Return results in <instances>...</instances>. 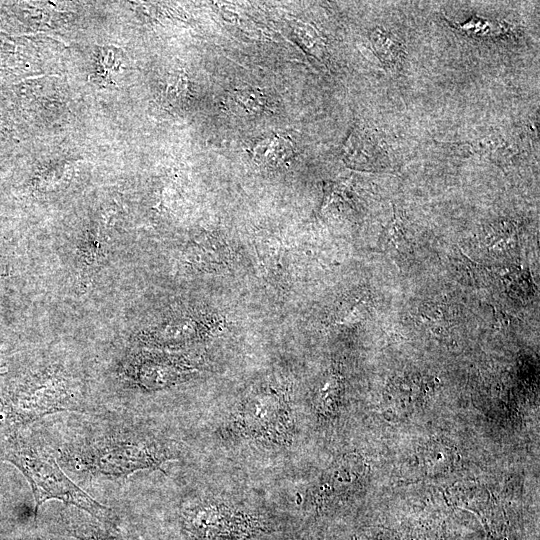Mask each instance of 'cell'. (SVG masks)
<instances>
[{
	"mask_svg": "<svg viewBox=\"0 0 540 540\" xmlns=\"http://www.w3.org/2000/svg\"><path fill=\"white\" fill-rule=\"evenodd\" d=\"M7 459L28 479L35 500V514L45 501L57 499L86 511L103 522L114 521L112 511L72 482L53 456L45 451L17 443L9 450Z\"/></svg>",
	"mask_w": 540,
	"mask_h": 540,
	"instance_id": "6da1fadb",
	"label": "cell"
},
{
	"mask_svg": "<svg viewBox=\"0 0 540 540\" xmlns=\"http://www.w3.org/2000/svg\"><path fill=\"white\" fill-rule=\"evenodd\" d=\"M173 453L155 439L141 435H119L102 439L81 454L88 469L112 476H128L144 469H161Z\"/></svg>",
	"mask_w": 540,
	"mask_h": 540,
	"instance_id": "7a4b0ae2",
	"label": "cell"
},
{
	"mask_svg": "<svg viewBox=\"0 0 540 540\" xmlns=\"http://www.w3.org/2000/svg\"><path fill=\"white\" fill-rule=\"evenodd\" d=\"M181 524L192 540H249L266 531L261 517L217 500L185 507Z\"/></svg>",
	"mask_w": 540,
	"mask_h": 540,
	"instance_id": "3957f363",
	"label": "cell"
},
{
	"mask_svg": "<svg viewBox=\"0 0 540 540\" xmlns=\"http://www.w3.org/2000/svg\"><path fill=\"white\" fill-rule=\"evenodd\" d=\"M241 431L254 438L285 444L292 438L293 417L285 397L272 389L258 390L245 399L236 415Z\"/></svg>",
	"mask_w": 540,
	"mask_h": 540,
	"instance_id": "277c9868",
	"label": "cell"
},
{
	"mask_svg": "<svg viewBox=\"0 0 540 540\" xmlns=\"http://www.w3.org/2000/svg\"><path fill=\"white\" fill-rule=\"evenodd\" d=\"M343 160L358 169L375 170L388 165L386 144L375 130L355 127L347 138L343 150Z\"/></svg>",
	"mask_w": 540,
	"mask_h": 540,
	"instance_id": "5b68a950",
	"label": "cell"
},
{
	"mask_svg": "<svg viewBox=\"0 0 540 540\" xmlns=\"http://www.w3.org/2000/svg\"><path fill=\"white\" fill-rule=\"evenodd\" d=\"M365 472V466L359 457L346 455L340 458L322 477L317 501L323 505L352 493L359 487Z\"/></svg>",
	"mask_w": 540,
	"mask_h": 540,
	"instance_id": "8992f818",
	"label": "cell"
},
{
	"mask_svg": "<svg viewBox=\"0 0 540 540\" xmlns=\"http://www.w3.org/2000/svg\"><path fill=\"white\" fill-rule=\"evenodd\" d=\"M293 154L292 142L279 135L264 138L253 147L254 159L270 166L277 167L285 164Z\"/></svg>",
	"mask_w": 540,
	"mask_h": 540,
	"instance_id": "52a82bcc",
	"label": "cell"
},
{
	"mask_svg": "<svg viewBox=\"0 0 540 540\" xmlns=\"http://www.w3.org/2000/svg\"><path fill=\"white\" fill-rule=\"evenodd\" d=\"M370 41L383 65L390 69L400 65L404 57V45L398 36L377 27L371 31Z\"/></svg>",
	"mask_w": 540,
	"mask_h": 540,
	"instance_id": "ba28073f",
	"label": "cell"
},
{
	"mask_svg": "<svg viewBox=\"0 0 540 540\" xmlns=\"http://www.w3.org/2000/svg\"><path fill=\"white\" fill-rule=\"evenodd\" d=\"M454 455L448 444L433 440L420 452V463L429 473L440 472L452 464Z\"/></svg>",
	"mask_w": 540,
	"mask_h": 540,
	"instance_id": "9c48e42d",
	"label": "cell"
},
{
	"mask_svg": "<svg viewBox=\"0 0 540 540\" xmlns=\"http://www.w3.org/2000/svg\"><path fill=\"white\" fill-rule=\"evenodd\" d=\"M340 389L337 378L331 377L316 392L313 404L318 415L328 417L335 414Z\"/></svg>",
	"mask_w": 540,
	"mask_h": 540,
	"instance_id": "30bf717a",
	"label": "cell"
},
{
	"mask_svg": "<svg viewBox=\"0 0 540 540\" xmlns=\"http://www.w3.org/2000/svg\"><path fill=\"white\" fill-rule=\"evenodd\" d=\"M70 533L79 540H122L108 533L96 524L89 522H74L69 524Z\"/></svg>",
	"mask_w": 540,
	"mask_h": 540,
	"instance_id": "8fae6325",
	"label": "cell"
},
{
	"mask_svg": "<svg viewBox=\"0 0 540 540\" xmlns=\"http://www.w3.org/2000/svg\"><path fill=\"white\" fill-rule=\"evenodd\" d=\"M294 33L305 49L316 56H321L324 45L319 34L308 24L293 25Z\"/></svg>",
	"mask_w": 540,
	"mask_h": 540,
	"instance_id": "7c38bea8",
	"label": "cell"
},
{
	"mask_svg": "<svg viewBox=\"0 0 540 540\" xmlns=\"http://www.w3.org/2000/svg\"><path fill=\"white\" fill-rule=\"evenodd\" d=\"M235 101L239 105L254 112L262 110L265 103L263 95L255 90L236 91Z\"/></svg>",
	"mask_w": 540,
	"mask_h": 540,
	"instance_id": "4fadbf2b",
	"label": "cell"
}]
</instances>
